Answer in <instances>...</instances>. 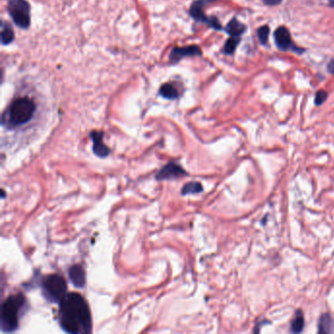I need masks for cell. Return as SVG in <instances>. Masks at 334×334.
<instances>
[{"label":"cell","instance_id":"6da1fadb","mask_svg":"<svg viewBox=\"0 0 334 334\" xmlns=\"http://www.w3.org/2000/svg\"><path fill=\"white\" fill-rule=\"evenodd\" d=\"M59 321L69 334H85L91 330V316L84 298L77 293L67 294L60 302Z\"/></svg>","mask_w":334,"mask_h":334},{"label":"cell","instance_id":"7a4b0ae2","mask_svg":"<svg viewBox=\"0 0 334 334\" xmlns=\"http://www.w3.org/2000/svg\"><path fill=\"white\" fill-rule=\"evenodd\" d=\"M36 110V105L28 97H19L12 101L2 115V125L12 128L29 122Z\"/></svg>","mask_w":334,"mask_h":334},{"label":"cell","instance_id":"3957f363","mask_svg":"<svg viewBox=\"0 0 334 334\" xmlns=\"http://www.w3.org/2000/svg\"><path fill=\"white\" fill-rule=\"evenodd\" d=\"M26 300L22 295H12L7 298L1 307V330L4 333H12L18 329L21 311Z\"/></svg>","mask_w":334,"mask_h":334},{"label":"cell","instance_id":"277c9868","mask_svg":"<svg viewBox=\"0 0 334 334\" xmlns=\"http://www.w3.org/2000/svg\"><path fill=\"white\" fill-rule=\"evenodd\" d=\"M41 288L44 297L51 301L60 303L67 295L66 281L58 275H50L43 279Z\"/></svg>","mask_w":334,"mask_h":334},{"label":"cell","instance_id":"5b68a950","mask_svg":"<svg viewBox=\"0 0 334 334\" xmlns=\"http://www.w3.org/2000/svg\"><path fill=\"white\" fill-rule=\"evenodd\" d=\"M8 13L17 26L28 28L30 25V6L26 0H8Z\"/></svg>","mask_w":334,"mask_h":334},{"label":"cell","instance_id":"8992f818","mask_svg":"<svg viewBox=\"0 0 334 334\" xmlns=\"http://www.w3.org/2000/svg\"><path fill=\"white\" fill-rule=\"evenodd\" d=\"M209 2L207 0H197L195 1L191 8H190V15L196 20V21H200L203 23L208 24L211 27L217 29V30H221L223 29V26L220 23V21L215 18V17H207L203 11V7L204 5Z\"/></svg>","mask_w":334,"mask_h":334},{"label":"cell","instance_id":"52a82bcc","mask_svg":"<svg viewBox=\"0 0 334 334\" xmlns=\"http://www.w3.org/2000/svg\"><path fill=\"white\" fill-rule=\"evenodd\" d=\"M275 40L277 43V46L279 47V49L281 50H292L296 53H302L304 52V49L298 47L295 45V43H293L292 39H291V34L288 30V28H286L285 26H279L276 31H275Z\"/></svg>","mask_w":334,"mask_h":334},{"label":"cell","instance_id":"ba28073f","mask_svg":"<svg viewBox=\"0 0 334 334\" xmlns=\"http://www.w3.org/2000/svg\"><path fill=\"white\" fill-rule=\"evenodd\" d=\"M201 49L197 45H190V46H184V47H175L171 54H170V60L172 63L176 64L184 57L187 56H198L201 55Z\"/></svg>","mask_w":334,"mask_h":334},{"label":"cell","instance_id":"9c48e42d","mask_svg":"<svg viewBox=\"0 0 334 334\" xmlns=\"http://www.w3.org/2000/svg\"><path fill=\"white\" fill-rule=\"evenodd\" d=\"M186 175L184 170L178 164L175 163H170L157 174L156 179L159 180H173V179H178L182 176Z\"/></svg>","mask_w":334,"mask_h":334},{"label":"cell","instance_id":"30bf717a","mask_svg":"<svg viewBox=\"0 0 334 334\" xmlns=\"http://www.w3.org/2000/svg\"><path fill=\"white\" fill-rule=\"evenodd\" d=\"M90 137L93 142V152L96 156L100 158L107 157L110 153V149L103 142V132L92 131Z\"/></svg>","mask_w":334,"mask_h":334},{"label":"cell","instance_id":"8fae6325","mask_svg":"<svg viewBox=\"0 0 334 334\" xmlns=\"http://www.w3.org/2000/svg\"><path fill=\"white\" fill-rule=\"evenodd\" d=\"M69 277L72 283L77 287H83L85 285V273L84 270L78 266L75 265L69 270Z\"/></svg>","mask_w":334,"mask_h":334},{"label":"cell","instance_id":"7c38bea8","mask_svg":"<svg viewBox=\"0 0 334 334\" xmlns=\"http://www.w3.org/2000/svg\"><path fill=\"white\" fill-rule=\"evenodd\" d=\"M225 29L231 36L240 37L246 30V26L239 22L236 18H233L229 22Z\"/></svg>","mask_w":334,"mask_h":334},{"label":"cell","instance_id":"4fadbf2b","mask_svg":"<svg viewBox=\"0 0 334 334\" xmlns=\"http://www.w3.org/2000/svg\"><path fill=\"white\" fill-rule=\"evenodd\" d=\"M334 331V322L330 314H324L319 322L320 334H331Z\"/></svg>","mask_w":334,"mask_h":334},{"label":"cell","instance_id":"5bb4252c","mask_svg":"<svg viewBox=\"0 0 334 334\" xmlns=\"http://www.w3.org/2000/svg\"><path fill=\"white\" fill-rule=\"evenodd\" d=\"M159 93L166 99H177L180 97V91L179 89L171 82L165 83L161 86Z\"/></svg>","mask_w":334,"mask_h":334},{"label":"cell","instance_id":"9a60e30c","mask_svg":"<svg viewBox=\"0 0 334 334\" xmlns=\"http://www.w3.org/2000/svg\"><path fill=\"white\" fill-rule=\"evenodd\" d=\"M14 31L10 25L6 22H2L1 25V43L3 45H8L14 40Z\"/></svg>","mask_w":334,"mask_h":334},{"label":"cell","instance_id":"2e32d148","mask_svg":"<svg viewBox=\"0 0 334 334\" xmlns=\"http://www.w3.org/2000/svg\"><path fill=\"white\" fill-rule=\"evenodd\" d=\"M305 327V318H304V314L301 310H298L295 314L294 320L291 324V333L294 334H300L303 332Z\"/></svg>","mask_w":334,"mask_h":334},{"label":"cell","instance_id":"e0dca14e","mask_svg":"<svg viewBox=\"0 0 334 334\" xmlns=\"http://www.w3.org/2000/svg\"><path fill=\"white\" fill-rule=\"evenodd\" d=\"M240 42V37H236V36H231L228 41L225 44L224 47V52L228 55H231L234 53V51L237 48V45Z\"/></svg>","mask_w":334,"mask_h":334},{"label":"cell","instance_id":"ac0fdd59","mask_svg":"<svg viewBox=\"0 0 334 334\" xmlns=\"http://www.w3.org/2000/svg\"><path fill=\"white\" fill-rule=\"evenodd\" d=\"M203 190V187H202V184L199 183V182H196V181H192V182H189V183H186L182 190H181V193L183 195H186V194H193V193H199Z\"/></svg>","mask_w":334,"mask_h":334},{"label":"cell","instance_id":"d6986e66","mask_svg":"<svg viewBox=\"0 0 334 334\" xmlns=\"http://www.w3.org/2000/svg\"><path fill=\"white\" fill-rule=\"evenodd\" d=\"M257 34H258L260 42L262 44H267V42L269 40V35H270V27L268 26H263L259 27Z\"/></svg>","mask_w":334,"mask_h":334},{"label":"cell","instance_id":"ffe728a7","mask_svg":"<svg viewBox=\"0 0 334 334\" xmlns=\"http://www.w3.org/2000/svg\"><path fill=\"white\" fill-rule=\"evenodd\" d=\"M328 99V92L325 90H319L316 93V97H315V104L317 106H321L322 104L325 103V101Z\"/></svg>","mask_w":334,"mask_h":334},{"label":"cell","instance_id":"44dd1931","mask_svg":"<svg viewBox=\"0 0 334 334\" xmlns=\"http://www.w3.org/2000/svg\"><path fill=\"white\" fill-rule=\"evenodd\" d=\"M266 5H269V6H276V5H279L282 3L283 0H262Z\"/></svg>","mask_w":334,"mask_h":334},{"label":"cell","instance_id":"7402d4cb","mask_svg":"<svg viewBox=\"0 0 334 334\" xmlns=\"http://www.w3.org/2000/svg\"><path fill=\"white\" fill-rule=\"evenodd\" d=\"M328 70L331 74H334V59H333L330 63H329V66H328Z\"/></svg>","mask_w":334,"mask_h":334},{"label":"cell","instance_id":"603a6c76","mask_svg":"<svg viewBox=\"0 0 334 334\" xmlns=\"http://www.w3.org/2000/svg\"><path fill=\"white\" fill-rule=\"evenodd\" d=\"M330 6L334 8V0H330Z\"/></svg>","mask_w":334,"mask_h":334}]
</instances>
